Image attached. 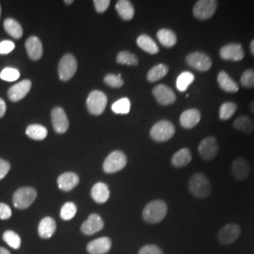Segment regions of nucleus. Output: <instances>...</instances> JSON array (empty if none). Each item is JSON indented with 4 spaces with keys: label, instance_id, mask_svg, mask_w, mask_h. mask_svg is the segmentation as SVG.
<instances>
[{
    "label": "nucleus",
    "instance_id": "7c9ffc66",
    "mask_svg": "<svg viewBox=\"0 0 254 254\" xmlns=\"http://www.w3.org/2000/svg\"><path fill=\"white\" fill-rule=\"evenodd\" d=\"M169 73V67L166 64H157L151 68L147 73V80L151 83L162 79Z\"/></svg>",
    "mask_w": 254,
    "mask_h": 254
},
{
    "label": "nucleus",
    "instance_id": "bb28decb",
    "mask_svg": "<svg viewBox=\"0 0 254 254\" xmlns=\"http://www.w3.org/2000/svg\"><path fill=\"white\" fill-rule=\"evenodd\" d=\"M136 45L140 49L151 55L157 54L159 52V48L154 40L146 34H142L137 37Z\"/></svg>",
    "mask_w": 254,
    "mask_h": 254
},
{
    "label": "nucleus",
    "instance_id": "2f4dec72",
    "mask_svg": "<svg viewBox=\"0 0 254 254\" xmlns=\"http://www.w3.org/2000/svg\"><path fill=\"white\" fill-rule=\"evenodd\" d=\"M26 134L31 139L43 140L47 136V129L41 125H30L26 129Z\"/></svg>",
    "mask_w": 254,
    "mask_h": 254
},
{
    "label": "nucleus",
    "instance_id": "20e7f679",
    "mask_svg": "<svg viewBox=\"0 0 254 254\" xmlns=\"http://www.w3.org/2000/svg\"><path fill=\"white\" fill-rule=\"evenodd\" d=\"M37 191L30 187L20 188L14 192L12 202L14 207L17 209H27L36 200Z\"/></svg>",
    "mask_w": 254,
    "mask_h": 254
},
{
    "label": "nucleus",
    "instance_id": "0eeeda50",
    "mask_svg": "<svg viewBox=\"0 0 254 254\" xmlns=\"http://www.w3.org/2000/svg\"><path fill=\"white\" fill-rule=\"evenodd\" d=\"M107 104L108 97L104 92L100 91H91L86 102L89 112L95 116L101 115L105 111Z\"/></svg>",
    "mask_w": 254,
    "mask_h": 254
},
{
    "label": "nucleus",
    "instance_id": "8fccbe9b",
    "mask_svg": "<svg viewBox=\"0 0 254 254\" xmlns=\"http://www.w3.org/2000/svg\"><path fill=\"white\" fill-rule=\"evenodd\" d=\"M250 49H251V53L254 57V39L252 41V43L250 45Z\"/></svg>",
    "mask_w": 254,
    "mask_h": 254
},
{
    "label": "nucleus",
    "instance_id": "f3484780",
    "mask_svg": "<svg viewBox=\"0 0 254 254\" xmlns=\"http://www.w3.org/2000/svg\"><path fill=\"white\" fill-rule=\"evenodd\" d=\"M104 228V221L97 214H91L81 226L82 233L87 236H91L98 233Z\"/></svg>",
    "mask_w": 254,
    "mask_h": 254
},
{
    "label": "nucleus",
    "instance_id": "f8f14e48",
    "mask_svg": "<svg viewBox=\"0 0 254 254\" xmlns=\"http://www.w3.org/2000/svg\"><path fill=\"white\" fill-rule=\"evenodd\" d=\"M241 234V229L238 224L230 223L221 228L218 232V242L222 245H230L234 243Z\"/></svg>",
    "mask_w": 254,
    "mask_h": 254
},
{
    "label": "nucleus",
    "instance_id": "a19ab883",
    "mask_svg": "<svg viewBox=\"0 0 254 254\" xmlns=\"http://www.w3.org/2000/svg\"><path fill=\"white\" fill-rule=\"evenodd\" d=\"M104 81L109 85V87L112 88H121L124 85V80L122 78V74H113V73H109L105 76Z\"/></svg>",
    "mask_w": 254,
    "mask_h": 254
},
{
    "label": "nucleus",
    "instance_id": "5701e85b",
    "mask_svg": "<svg viewBox=\"0 0 254 254\" xmlns=\"http://www.w3.org/2000/svg\"><path fill=\"white\" fill-rule=\"evenodd\" d=\"M56 229H57V224L54 218L51 217H46L40 221L38 233H39V236L42 238L47 239L52 237L56 232Z\"/></svg>",
    "mask_w": 254,
    "mask_h": 254
},
{
    "label": "nucleus",
    "instance_id": "a18cd8bd",
    "mask_svg": "<svg viewBox=\"0 0 254 254\" xmlns=\"http://www.w3.org/2000/svg\"><path fill=\"white\" fill-rule=\"evenodd\" d=\"M11 215H12V212L9 205L6 203L0 202V219H3V220L9 219L11 217Z\"/></svg>",
    "mask_w": 254,
    "mask_h": 254
},
{
    "label": "nucleus",
    "instance_id": "aec40b11",
    "mask_svg": "<svg viewBox=\"0 0 254 254\" xmlns=\"http://www.w3.org/2000/svg\"><path fill=\"white\" fill-rule=\"evenodd\" d=\"M111 249V240L109 237H100L91 241L87 246L90 254H107Z\"/></svg>",
    "mask_w": 254,
    "mask_h": 254
},
{
    "label": "nucleus",
    "instance_id": "f704fd0d",
    "mask_svg": "<svg viewBox=\"0 0 254 254\" xmlns=\"http://www.w3.org/2000/svg\"><path fill=\"white\" fill-rule=\"evenodd\" d=\"M116 61L119 64H124L128 66H136L138 64V59L136 55L132 54L128 51H122L119 53Z\"/></svg>",
    "mask_w": 254,
    "mask_h": 254
},
{
    "label": "nucleus",
    "instance_id": "2eb2a0df",
    "mask_svg": "<svg viewBox=\"0 0 254 254\" xmlns=\"http://www.w3.org/2000/svg\"><path fill=\"white\" fill-rule=\"evenodd\" d=\"M51 120L54 130L59 134H64L69 128V120L64 109L55 108L51 112Z\"/></svg>",
    "mask_w": 254,
    "mask_h": 254
},
{
    "label": "nucleus",
    "instance_id": "ddd939ff",
    "mask_svg": "<svg viewBox=\"0 0 254 254\" xmlns=\"http://www.w3.org/2000/svg\"><path fill=\"white\" fill-rule=\"evenodd\" d=\"M153 95L155 100L157 101V103L161 106H169L176 101V95L174 91L170 87L163 84L154 87Z\"/></svg>",
    "mask_w": 254,
    "mask_h": 254
},
{
    "label": "nucleus",
    "instance_id": "9b49d317",
    "mask_svg": "<svg viewBox=\"0 0 254 254\" xmlns=\"http://www.w3.org/2000/svg\"><path fill=\"white\" fill-rule=\"evenodd\" d=\"M219 57L223 61L241 62L245 57V51L240 44H228L219 50Z\"/></svg>",
    "mask_w": 254,
    "mask_h": 254
},
{
    "label": "nucleus",
    "instance_id": "58836bf2",
    "mask_svg": "<svg viewBox=\"0 0 254 254\" xmlns=\"http://www.w3.org/2000/svg\"><path fill=\"white\" fill-rule=\"evenodd\" d=\"M20 77V72L15 68L6 67L0 73V78L5 81L12 82L17 80Z\"/></svg>",
    "mask_w": 254,
    "mask_h": 254
},
{
    "label": "nucleus",
    "instance_id": "09e8293b",
    "mask_svg": "<svg viewBox=\"0 0 254 254\" xmlns=\"http://www.w3.org/2000/svg\"><path fill=\"white\" fill-rule=\"evenodd\" d=\"M0 254H11L9 251L3 247H0Z\"/></svg>",
    "mask_w": 254,
    "mask_h": 254
},
{
    "label": "nucleus",
    "instance_id": "de8ad7c7",
    "mask_svg": "<svg viewBox=\"0 0 254 254\" xmlns=\"http://www.w3.org/2000/svg\"><path fill=\"white\" fill-rule=\"evenodd\" d=\"M6 109H7V107H6L5 101L3 100L2 98H0V118H2L5 115Z\"/></svg>",
    "mask_w": 254,
    "mask_h": 254
},
{
    "label": "nucleus",
    "instance_id": "473e14b6",
    "mask_svg": "<svg viewBox=\"0 0 254 254\" xmlns=\"http://www.w3.org/2000/svg\"><path fill=\"white\" fill-rule=\"evenodd\" d=\"M195 80V76L193 73L190 72H183V73L177 77L176 80V87L178 91L184 92L187 91L188 88L190 86L191 84Z\"/></svg>",
    "mask_w": 254,
    "mask_h": 254
},
{
    "label": "nucleus",
    "instance_id": "7ed1b4c3",
    "mask_svg": "<svg viewBox=\"0 0 254 254\" xmlns=\"http://www.w3.org/2000/svg\"><path fill=\"white\" fill-rule=\"evenodd\" d=\"M175 134V127L173 123L162 120L154 124L150 131V136L157 142H165L170 140Z\"/></svg>",
    "mask_w": 254,
    "mask_h": 254
},
{
    "label": "nucleus",
    "instance_id": "f03ea898",
    "mask_svg": "<svg viewBox=\"0 0 254 254\" xmlns=\"http://www.w3.org/2000/svg\"><path fill=\"white\" fill-rule=\"evenodd\" d=\"M189 189L191 194L198 199H205L212 192L211 184L206 175L197 173L191 176L189 183Z\"/></svg>",
    "mask_w": 254,
    "mask_h": 254
},
{
    "label": "nucleus",
    "instance_id": "f257e3e1",
    "mask_svg": "<svg viewBox=\"0 0 254 254\" xmlns=\"http://www.w3.org/2000/svg\"><path fill=\"white\" fill-rule=\"evenodd\" d=\"M167 212H168V206L164 200H152L143 209L142 218L146 222L151 224L159 223L166 217Z\"/></svg>",
    "mask_w": 254,
    "mask_h": 254
},
{
    "label": "nucleus",
    "instance_id": "603ef678",
    "mask_svg": "<svg viewBox=\"0 0 254 254\" xmlns=\"http://www.w3.org/2000/svg\"><path fill=\"white\" fill-rule=\"evenodd\" d=\"M73 2V0H67V1H64V3H65V4H67V5H70V4H72Z\"/></svg>",
    "mask_w": 254,
    "mask_h": 254
},
{
    "label": "nucleus",
    "instance_id": "79ce46f5",
    "mask_svg": "<svg viewBox=\"0 0 254 254\" xmlns=\"http://www.w3.org/2000/svg\"><path fill=\"white\" fill-rule=\"evenodd\" d=\"M15 45L9 40L0 42V55H8L13 51Z\"/></svg>",
    "mask_w": 254,
    "mask_h": 254
},
{
    "label": "nucleus",
    "instance_id": "c03bdc74",
    "mask_svg": "<svg viewBox=\"0 0 254 254\" xmlns=\"http://www.w3.org/2000/svg\"><path fill=\"white\" fill-rule=\"evenodd\" d=\"M93 4H94L96 11L99 13H103L109 8L110 1L109 0H94Z\"/></svg>",
    "mask_w": 254,
    "mask_h": 254
},
{
    "label": "nucleus",
    "instance_id": "393cba45",
    "mask_svg": "<svg viewBox=\"0 0 254 254\" xmlns=\"http://www.w3.org/2000/svg\"><path fill=\"white\" fill-rule=\"evenodd\" d=\"M192 160V154L189 148H182L173 154L172 157V164L175 168H182L188 166Z\"/></svg>",
    "mask_w": 254,
    "mask_h": 254
},
{
    "label": "nucleus",
    "instance_id": "a211bd4d",
    "mask_svg": "<svg viewBox=\"0 0 254 254\" xmlns=\"http://www.w3.org/2000/svg\"><path fill=\"white\" fill-rule=\"evenodd\" d=\"M200 117L201 115L199 109H187L180 116V124L186 129H192L200 123Z\"/></svg>",
    "mask_w": 254,
    "mask_h": 254
},
{
    "label": "nucleus",
    "instance_id": "423d86ee",
    "mask_svg": "<svg viewBox=\"0 0 254 254\" xmlns=\"http://www.w3.org/2000/svg\"><path fill=\"white\" fill-rule=\"evenodd\" d=\"M186 63L192 69L202 73L209 71L213 64L212 59L208 55L200 51L192 52L188 55L186 57Z\"/></svg>",
    "mask_w": 254,
    "mask_h": 254
},
{
    "label": "nucleus",
    "instance_id": "1a4fd4ad",
    "mask_svg": "<svg viewBox=\"0 0 254 254\" xmlns=\"http://www.w3.org/2000/svg\"><path fill=\"white\" fill-rule=\"evenodd\" d=\"M77 62L73 55H64L59 64V75L61 80L68 81L76 73Z\"/></svg>",
    "mask_w": 254,
    "mask_h": 254
},
{
    "label": "nucleus",
    "instance_id": "72a5a7b5",
    "mask_svg": "<svg viewBox=\"0 0 254 254\" xmlns=\"http://www.w3.org/2000/svg\"><path fill=\"white\" fill-rule=\"evenodd\" d=\"M237 110V105L234 102H224L219 109V119L221 121H228L234 116Z\"/></svg>",
    "mask_w": 254,
    "mask_h": 254
},
{
    "label": "nucleus",
    "instance_id": "e433bc0d",
    "mask_svg": "<svg viewBox=\"0 0 254 254\" xmlns=\"http://www.w3.org/2000/svg\"><path fill=\"white\" fill-rule=\"evenodd\" d=\"M131 104L128 98H122L112 105V111L117 114H127L130 111Z\"/></svg>",
    "mask_w": 254,
    "mask_h": 254
},
{
    "label": "nucleus",
    "instance_id": "c9c22d12",
    "mask_svg": "<svg viewBox=\"0 0 254 254\" xmlns=\"http://www.w3.org/2000/svg\"><path fill=\"white\" fill-rule=\"evenodd\" d=\"M3 240L8 244V245L14 249V250H18L21 247V237L19 236L18 234H16L15 232L8 230L3 234Z\"/></svg>",
    "mask_w": 254,
    "mask_h": 254
},
{
    "label": "nucleus",
    "instance_id": "412c9836",
    "mask_svg": "<svg viewBox=\"0 0 254 254\" xmlns=\"http://www.w3.org/2000/svg\"><path fill=\"white\" fill-rule=\"evenodd\" d=\"M79 183V177L76 173H64L58 178V185L60 190L65 192L73 190Z\"/></svg>",
    "mask_w": 254,
    "mask_h": 254
},
{
    "label": "nucleus",
    "instance_id": "c756f323",
    "mask_svg": "<svg viewBox=\"0 0 254 254\" xmlns=\"http://www.w3.org/2000/svg\"><path fill=\"white\" fill-rule=\"evenodd\" d=\"M234 128L238 130V131H242L246 134H252L254 130V122L250 118L249 116H239L235 120L234 124Z\"/></svg>",
    "mask_w": 254,
    "mask_h": 254
},
{
    "label": "nucleus",
    "instance_id": "4468645a",
    "mask_svg": "<svg viewBox=\"0 0 254 254\" xmlns=\"http://www.w3.org/2000/svg\"><path fill=\"white\" fill-rule=\"evenodd\" d=\"M32 82L28 79H25L13 85L8 90V97L11 102H18L24 99L27 93L30 91Z\"/></svg>",
    "mask_w": 254,
    "mask_h": 254
},
{
    "label": "nucleus",
    "instance_id": "39448f33",
    "mask_svg": "<svg viewBox=\"0 0 254 254\" xmlns=\"http://www.w3.org/2000/svg\"><path fill=\"white\" fill-rule=\"evenodd\" d=\"M218 1L216 0H199L194 5L192 12L194 17L200 21L212 18L218 9Z\"/></svg>",
    "mask_w": 254,
    "mask_h": 254
},
{
    "label": "nucleus",
    "instance_id": "37998d69",
    "mask_svg": "<svg viewBox=\"0 0 254 254\" xmlns=\"http://www.w3.org/2000/svg\"><path fill=\"white\" fill-rule=\"evenodd\" d=\"M138 254H163V253L157 246L146 245L139 250Z\"/></svg>",
    "mask_w": 254,
    "mask_h": 254
},
{
    "label": "nucleus",
    "instance_id": "ea45409f",
    "mask_svg": "<svg viewBox=\"0 0 254 254\" xmlns=\"http://www.w3.org/2000/svg\"><path fill=\"white\" fill-rule=\"evenodd\" d=\"M241 85L246 89L254 88V69H248L242 73L240 78Z\"/></svg>",
    "mask_w": 254,
    "mask_h": 254
},
{
    "label": "nucleus",
    "instance_id": "6e6552de",
    "mask_svg": "<svg viewBox=\"0 0 254 254\" xmlns=\"http://www.w3.org/2000/svg\"><path fill=\"white\" fill-rule=\"evenodd\" d=\"M127 164V155L122 151H114L106 158L103 169L105 173H115L122 171Z\"/></svg>",
    "mask_w": 254,
    "mask_h": 254
},
{
    "label": "nucleus",
    "instance_id": "49530a36",
    "mask_svg": "<svg viewBox=\"0 0 254 254\" xmlns=\"http://www.w3.org/2000/svg\"><path fill=\"white\" fill-rule=\"evenodd\" d=\"M10 170V164L7 160L0 158V180H2Z\"/></svg>",
    "mask_w": 254,
    "mask_h": 254
},
{
    "label": "nucleus",
    "instance_id": "dca6fc26",
    "mask_svg": "<svg viewBox=\"0 0 254 254\" xmlns=\"http://www.w3.org/2000/svg\"><path fill=\"white\" fill-rule=\"evenodd\" d=\"M232 174L237 181H243L250 175V165L244 157H237L232 163Z\"/></svg>",
    "mask_w": 254,
    "mask_h": 254
},
{
    "label": "nucleus",
    "instance_id": "c85d7f7f",
    "mask_svg": "<svg viewBox=\"0 0 254 254\" xmlns=\"http://www.w3.org/2000/svg\"><path fill=\"white\" fill-rule=\"evenodd\" d=\"M3 27L9 36L14 39H21L23 36V27L15 19H5Z\"/></svg>",
    "mask_w": 254,
    "mask_h": 254
},
{
    "label": "nucleus",
    "instance_id": "4be33fe9",
    "mask_svg": "<svg viewBox=\"0 0 254 254\" xmlns=\"http://www.w3.org/2000/svg\"><path fill=\"white\" fill-rule=\"evenodd\" d=\"M217 80H218L220 89L225 92L234 93V92H237L239 91V87H238L237 83L225 71H220L218 73Z\"/></svg>",
    "mask_w": 254,
    "mask_h": 254
},
{
    "label": "nucleus",
    "instance_id": "6ab92c4d",
    "mask_svg": "<svg viewBox=\"0 0 254 254\" xmlns=\"http://www.w3.org/2000/svg\"><path fill=\"white\" fill-rule=\"evenodd\" d=\"M25 47H26L27 55L30 58V60L38 61L42 58L43 53H44L43 44L38 37H29L25 44Z\"/></svg>",
    "mask_w": 254,
    "mask_h": 254
},
{
    "label": "nucleus",
    "instance_id": "4c0bfd02",
    "mask_svg": "<svg viewBox=\"0 0 254 254\" xmlns=\"http://www.w3.org/2000/svg\"><path fill=\"white\" fill-rule=\"evenodd\" d=\"M76 212H77V208L73 202L71 201L66 202L61 210V218L64 220H70L74 218Z\"/></svg>",
    "mask_w": 254,
    "mask_h": 254
},
{
    "label": "nucleus",
    "instance_id": "b1692460",
    "mask_svg": "<svg viewBox=\"0 0 254 254\" xmlns=\"http://www.w3.org/2000/svg\"><path fill=\"white\" fill-rule=\"evenodd\" d=\"M91 198L98 203H105L110 197L109 187L105 183H97L91 189Z\"/></svg>",
    "mask_w": 254,
    "mask_h": 254
},
{
    "label": "nucleus",
    "instance_id": "3c124183",
    "mask_svg": "<svg viewBox=\"0 0 254 254\" xmlns=\"http://www.w3.org/2000/svg\"><path fill=\"white\" fill-rule=\"evenodd\" d=\"M250 110H251V112L254 114V100L252 101L251 103H250Z\"/></svg>",
    "mask_w": 254,
    "mask_h": 254
},
{
    "label": "nucleus",
    "instance_id": "9d476101",
    "mask_svg": "<svg viewBox=\"0 0 254 254\" xmlns=\"http://www.w3.org/2000/svg\"><path fill=\"white\" fill-rule=\"evenodd\" d=\"M219 145H218V139L215 136H206L204 137L199 144L198 151L200 157L209 161L214 159L218 154Z\"/></svg>",
    "mask_w": 254,
    "mask_h": 254
},
{
    "label": "nucleus",
    "instance_id": "a878e982",
    "mask_svg": "<svg viewBox=\"0 0 254 254\" xmlns=\"http://www.w3.org/2000/svg\"><path fill=\"white\" fill-rule=\"evenodd\" d=\"M116 10L120 17L126 21L132 20L135 15V9L133 4L128 0H120L116 4Z\"/></svg>",
    "mask_w": 254,
    "mask_h": 254
},
{
    "label": "nucleus",
    "instance_id": "864d4df0",
    "mask_svg": "<svg viewBox=\"0 0 254 254\" xmlns=\"http://www.w3.org/2000/svg\"><path fill=\"white\" fill-rule=\"evenodd\" d=\"M0 16H1V6H0Z\"/></svg>",
    "mask_w": 254,
    "mask_h": 254
},
{
    "label": "nucleus",
    "instance_id": "cd10ccee",
    "mask_svg": "<svg viewBox=\"0 0 254 254\" xmlns=\"http://www.w3.org/2000/svg\"><path fill=\"white\" fill-rule=\"evenodd\" d=\"M156 36L162 46L171 48L177 44V36L173 30L169 28H161L157 31Z\"/></svg>",
    "mask_w": 254,
    "mask_h": 254
}]
</instances>
